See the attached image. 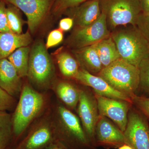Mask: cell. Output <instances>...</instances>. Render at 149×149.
I'll list each match as a JSON object with an SVG mask.
<instances>
[{
	"instance_id": "cell-1",
	"label": "cell",
	"mask_w": 149,
	"mask_h": 149,
	"mask_svg": "<svg viewBox=\"0 0 149 149\" xmlns=\"http://www.w3.org/2000/svg\"><path fill=\"white\" fill-rule=\"evenodd\" d=\"M58 127H54L56 144L65 149H95L79 118L63 106L57 109Z\"/></svg>"
},
{
	"instance_id": "cell-2",
	"label": "cell",
	"mask_w": 149,
	"mask_h": 149,
	"mask_svg": "<svg viewBox=\"0 0 149 149\" xmlns=\"http://www.w3.org/2000/svg\"><path fill=\"white\" fill-rule=\"evenodd\" d=\"M45 105L42 94L31 86L25 85L22 87L19 101L13 115V127L15 139H19L29 125L40 114Z\"/></svg>"
},
{
	"instance_id": "cell-3",
	"label": "cell",
	"mask_w": 149,
	"mask_h": 149,
	"mask_svg": "<svg viewBox=\"0 0 149 149\" xmlns=\"http://www.w3.org/2000/svg\"><path fill=\"white\" fill-rule=\"evenodd\" d=\"M120 58L139 67L149 58V42L136 26L111 33Z\"/></svg>"
},
{
	"instance_id": "cell-4",
	"label": "cell",
	"mask_w": 149,
	"mask_h": 149,
	"mask_svg": "<svg viewBox=\"0 0 149 149\" xmlns=\"http://www.w3.org/2000/svg\"><path fill=\"white\" fill-rule=\"evenodd\" d=\"M98 76L116 90L126 94L131 98L136 95L140 85L139 67L121 58L103 68Z\"/></svg>"
},
{
	"instance_id": "cell-5",
	"label": "cell",
	"mask_w": 149,
	"mask_h": 149,
	"mask_svg": "<svg viewBox=\"0 0 149 149\" xmlns=\"http://www.w3.org/2000/svg\"><path fill=\"white\" fill-rule=\"evenodd\" d=\"M100 5L111 29L128 24L136 26L142 13L139 0H100Z\"/></svg>"
},
{
	"instance_id": "cell-6",
	"label": "cell",
	"mask_w": 149,
	"mask_h": 149,
	"mask_svg": "<svg viewBox=\"0 0 149 149\" xmlns=\"http://www.w3.org/2000/svg\"><path fill=\"white\" fill-rule=\"evenodd\" d=\"M54 74V68L46 46L41 42L32 47L29 60V80L37 88H46L49 85Z\"/></svg>"
},
{
	"instance_id": "cell-7",
	"label": "cell",
	"mask_w": 149,
	"mask_h": 149,
	"mask_svg": "<svg viewBox=\"0 0 149 149\" xmlns=\"http://www.w3.org/2000/svg\"><path fill=\"white\" fill-rule=\"evenodd\" d=\"M111 35L106 16L102 12L100 17L92 24L86 27H77L70 37L68 44L76 49L94 45Z\"/></svg>"
},
{
	"instance_id": "cell-8",
	"label": "cell",
	"mask_w": 149,
	"mask_h": 149,
	"mask_svg": "<svg viewBox=\"0 0 149 149\" xmlns=\"http://www.w3.org/2000/svg\"><path fill=\"white\" fill-rule=\"evenodd\" d=\"M77 106L83 129L92 146L96 148L95 128L100 116L95 97L88 91L80 90Z\"/></svg>"
},
{
	"instance_id": "cell-9",
	"label": "cell",
	"mask_w": 149,
	"mask_h": 149,
	"mask_svg": "<svg viewBox=\"0 0 149 149\" xmlns=\"http://www.w3.org/2000/svg\"><path fill=\"white\" fill-rule=\"evenodd\" d=\"M15 6L27 16L28 27L34 33L52 9L55 0H3Z\"/></svg>"
},
{
	"instance_id": "cell-10",
	"label": "cell",
	"mask_w": 149,
	"mask_h": 149,
	"mask_svg": "<svg viewBox=\"0 0 149 149\" xmlns=\"http://www.w3.org/2000/svg\"><path fill=\"white\" fill-rule=\"evenodd\" d=\"M124 134L126 143L133 149H149V125L143 116L136 111L128 112Z\"/></svg>"
},
{
	"instance_id": "cell-11",
	"label": "cell",
	"mask_w": 149,
	"mask_h": 149,
	"mask_svg": "<svg viewBox=\"0 0 149 149\" xmlns=\"http://www.w3.org/2000/svg\"><path fill=\"white\" fill-rule=\"evenodd\" d=\"M56 144L54 126L44 120L33 127L22 139L16 149H46Z\"/></svg>"
},
{
	"instance_id": "cell-12",
	"label": "cell",
	"mask_w": 149,
	"mask_h": 149,
	"mask_svg": "<svg viewBox=\"0 0 149 149\" xmlns=\"http://www.w3.org/2000/svg\"><path fill=\"white\" fill-rule=\"evenodd\" d=\"M95 96L100 116L111 119L124 133L128 122V112L132 103L96 94Z\"/></svg>"
},
{
	"instance_id": "cell-13",
	"label": "cell",
	"mask_w": 149,
	"mask_h": 149,
	"mask_svg": "<svg viewBox=\"0 0 149 149\" xmlns=\"http://www.w3.org/2000/svg\"><path fill=\"white\" fill-rule=\"evenodd\" d=\"M96 146L116 148L127 144L124 133L107 118L100 116L95 128Z\"/></svg>"
},
{
	"instance_id": "cell-14",
	"label": "cell",
	"mask_w": 149,
	"mask_h": 149,
	"mask_svg": "<svg viewBox=\"0 0 149 149\" xmlns=\"http://www.w3.org/2000/svg\"><path fill=\"white\" fill-rule=\"evenodd\" d=\"M74 78L83 85L93 88L96 95L132 103L131 98L128 95L116 90L102 77L83 68L79 70Z\"/></svg>"
},
{
	"instance_id": "cell-15",
	"label": "cell",
	"mask_w": 149,
	"mask_h": 149,
	"mask_svg": "<svg viewBox=\"0 0 149 149\" xmlns=\"http://www.w3.org/2000/svg\"><path fill=\"white\" fill-rule=\"evenodd\" d=\"M64 13L73 19L77 27H86L95 22L100 16V0H89Z\"/></svg>"
},
{
	"instance_id": "cell-16",
	"label": "cell",
	"mask_w": 149,
	"mask_h": 149,
	"mask_svg": "<svg viewBox=\"0 0 149 149\" xmlns=\"http://www.w3.org/2000/svg\"><path fill=\"white\" fill-rule=\"evenodd\" d=\"M21 78L8 59H0V87L13 97L21 93Z\"/></svg>"
},
{
	"instance_id": "cell-17",
	"label": "cell",
	"mask_w": 149,
	"mask_h": 149,
	"mask_svg": "<svg viewBox=\"0 0 149 149\" xmlns=\"http://www.w3.org/2000/svg\"><path fill=\"white\" fill-rule=\"evenodd\" d=\"M32 42L29 32L20 34L0 32V59L8 57L17 49L27 47Z\"/></svg>"
},
{
	"instance_id": "cell-18",
	"label": "cell",
	"mask_w": 149,
	"mask_h": 149,
	"mask_svg": "<svg viewBox=\"0 0 149 149\" xmlns=\"http://www.w3.org/2000/svg\"><path fill=\"white\" fill-rule=\"evenodd\" d=\"M96 44L74 51L77 61L83 69L95 75L98 74L103 68L97 52Z\"/></svg>"
},
{
	"instance_id": "cell-19",
	"label": "cell",
	"mask_w": 149,
	"mask_h": 149,
	"mask_svg": "<svg viewBox=\"0 0 149 149\" xmlns=\"http://www.w3.org/2000/svg\"><path fill=\"white\" fill-rule=\"evenodd\" d=\"M96 47L103 68L108 66L120 58L117 47L111 35L96 43Z\"/></svg>"
},
{
	"instance_id": "cell-20",
	"label": "cell",
	"mask_w": 149,
	"mask_h": 149,
	"mask_svg": "<svg viewBox=\"0 0 149 149\" xmlns=\"http://www.w3.org/2000/svg\"><path fill=\"white\" fill-rule=\"evenodd\" d=\"M80 90L66 82H61L56 86V92L59 99L68 107L75 109L80 98Z\"/></svg>"
},
{
	"instance_id": "cell-21",
	"label": "cell",
	"mask_w": 149,
	"mask_h": 149,
	"mask_svg": "<svg viewBox=\"0 0 149 149\" xmlns=\"http://www.w3.org/2000/svg\"><path fill=\"white\" fill-rule=\"evenodd\" d=\"M30 51L28 46L22 47L17 49L8 57L21 78L27 76Z\"/></svg>"
},
{
	"instance_id": "cell-22",
	"label": "cell",
	"mask_w": 149,
	"mask_h": 149,
	"mask_svg": "<svg viewBox=\"0 0 149 149\" xmlns=\"http://www.w3.org/2000/svg\"><path fill=\"white\" fill-rule=\"evenodd\" d=\"M13 137L12 116L7 111L0 112V149H7Z\"/></svg>"
},
{
	"instance_id": "cell-23",
	"label": "cell",
	"mask_w": 149,
	"mask_h": 149,
	"mask_svg": "<svg viewBox=\"0 0 149 149\" xmlns=\"http://www.w3.org/2000/svg\"><path fill=\"white\" fill-rule=\"evenodd\" d=\"M57 60L62 74L65 77L74 78L79 71L78 62L66 52L58 54Z\"/></svg>"
},
{
	"instance_id": "cell-24",
	"label": "cell",
	"mask_w": 149,
	"mask_h": 149,
	"mask_svg": "<svg viewBox=\"0 0 149 149\" xmlns=\"http://www.w3.org/2000/svg\"><path fill=\"white\" fill-rule=\"evenodd\" d=\"M20 10L15 6L7 3L6 15L9 27L12 32L18 34L22 33L23 23Z\"/></svg>"
},
{
	"instance_id": "cell-25",
	"label": "cell",
	"mask_w": 149,
	"mask_h": 149,
	"mask_svg": "<svg viewBox=\"0 0 149 149\" xmlns=\"http://www.w3.org/2000/svg\"><path fill=\"white\" fill-rule=\"evenodd\" d=\"M88 1L89 0H55L52 11L55 15H59L67 10Z\"/></svg>"
},
{
	"instance_id": "cell-26",
	"label": "cell",
	"mask_w": 149,
	"mask_h": 149,
	"mask_svg": "<svg viewBox=\"0 0 149 149\" xmlns=\"http://www.w3.org/2000/svg\"><path fill=\"white\" fill-rule=\"evenodd\" d=\"M140 85L146 93L149 95V58L141 62L139 65Z\"/></svg>"
},
{
	"instance_id": "cell-27",
	"label": "cell",
	"mask_w": 149,
	"mask_h": 149,
	"mask_svg": "<svg viewBox=\"0 0 149 149\" xmlns=\"http://www.w3.org/2000/svg\"><path fill=\"white\" fill-rule=\"evenodd\" d=\"M15 104V99L0 87V112L11 109Z\"/></svg>"
},
{
	"instance_id": "cell-28",
	"label": "cell",
	"mask_w": 149,
	"mask_h": 149,
	"mask_svg": "<svg viewBox=\"0 0 149 149\" xmlns=\"http://www.w3.org/2000/svg\"><path fill=\"white\" fill-rule=\"evenodd\" d=\"M135 26L149 42V13H141Z\"/></svg>"
},
{
	"instance_id": "cell-29",
	"label": "cell",
	"mask_w": 149,
	"mask_h": 149,
	"mask_svg": "<svg viewBox=\"0 0 149 149\" xmlns=\"http://www.w3.org/2000/svg\"><path fill=\"white\" fill-rule=\"evenodd\" d=\"M131 100L132 103H134L143 114L149 118V97L135 95L131 98Z\"/></svg>"
},
{
	"instance_id": "cell-30",
	"label": "cell",
	"mask_w": 149,
	"mask_h": 149,
	"mask_svg": "<svg viewBox=\"0 0 149 149\" xmlns=\"http://www.w3.org/2000/svg\"><path fill=\"white\" fill-rule=\"evenodd\" d=\"M63 38V33L61 30L59 29L53 30L48 35L46 45V48L48 49L57 45L62 42Z\"/></svg>"
},
{
	"instance_id": "cell-31",
	"label": "cell",
	"mask_w": 149,
	"mask_h": 149,
	"mask_svg": "<svg viewBox=\"0 0 149 149\" xmlns=\"http://www.w3.org/2000/svg\"><path fill=\"white\" fill-rule=\"evenodd\" d=\"M0 32H12L8 22L6 3L3 0H0Z\"/></svg>"
},
{
	"instance_id": "cell-32",
	"label": "cell",
	"mask_w": 149,
	"mask_h": 149,
	"mask_svg": "<svg viewBox=\"0 0 149 149\" xmlns=\"http://www.w3.org/2000/svg\"><path fill=\"white\" fill-rule=\"evenodd\" d=\"M74 24V20L70 17L62 19L59 22V29L62 31H67L71 29Z\"/></svg>"
},
{
	"instance_id": "cell-33",
	"label": "cell",
	"mask_w": 149,
	"mask_h": 149,
	"mask_svg": "<svg viewBox=\"0 0 149 149\" xmlns=\"http://www.w3.org/2000/svg\"><path fill=\"white\" fill-rule=\"evenodd\" d=\"M142 13H149V0H139Z\"/></svg>"
},
{
	"instance_id": "cell-34",
	"label": "cell",
	"mask_w": 149,
	"mask_h": 149,
	"mask_svg": "<svg viewBox=\"0 0 149 149\" xmlns=\"http://www.w3.org/2000/svg\"><path fill=\"white\" fill-rule=\"evenodd\" d=\"M118 149H133V148L128 144H125L118 147Z\"/></svg>"
},
{
	"instance_id": "cell-35",
	"label": "cell",
	"mask_w": 149,
	"mask_h": 149,
	"mask_svg": "<svg viewBox=\"0 0 149 149\" xmlns=\"http://www.w3.org/2000/svg\"><path fill=\"white\" fill-rule=\"evenodd\" d=\"M46 149H65L57 144H54Z\"/></svg>"
},
{
	"instance_id": "cell-36",
	"label": "cell",
	"mask_w": 149,
	"mask_h": 149,
	"mask_svg": "<svg viewBox=\"0 0 149 149\" xmlns=\"http://www.w3.org/2000/svg\"><path fill=\"white\" fill-rule=\"evenodd\" d=\"M13 149H16V148H14Z\"/></svg>"
}]
</instances>
